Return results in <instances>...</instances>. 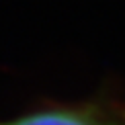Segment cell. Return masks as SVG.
<instances>
[{
  "mask_svg": "<svg viewBox=\"0 0 125 125\" xmlns=\"http://www.w3.org/2000/svg\"><path fill=\"white\" fill-rule=\"evenodd\" d=\"M0 125H125V101L90 98L78 103H47L0 119Z\"/></svg>",
  "mask_w": 125,
  "mask_h": 125,
  "instance_id": "6da1fadb",
  "label": "cell"
}]
</instances>
